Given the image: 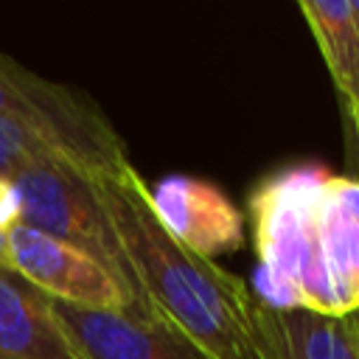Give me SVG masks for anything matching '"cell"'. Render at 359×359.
<instances>
[{"mask_svg":"<svg viewBox=\"0 0 359 359\" xmlns=\"http://www.w3.org/2000/svg\"><path fill=\"white\" fill-rule=\"evenodd\" d=\"M261 297L320 314L359 309V177L289 165L250 194Z\"/></svg>","mask_w":359,"mask_h":359,"instance_id":"obj_1","label":"cell"},{"mask_svg":"<svg viewBox=\"0 0 359 359\" xmlns=\"http://www.w3.org/2000/svg\"><path fill=\"white\" fill-rule=\"evenodd\" d=\"M90 177L151 309L213 359H266L258 294L238 275L191 252L168 233L154 210L151 188L132 160L90 171Z\"/></svg>","mask_w":359,"mask_h":359,"instance_id":"obj_2","label":"cell"},{"mask_svg":"<svg viewBox=\"0 0 359 359\" xmlns=\"http://www.w3.org/2000/svg\"><path fill=\"white\" fill-rule=\"evenodd\" d=\"M20 194V224L36 227L95 258L129 294L135 314L154 317L135 266L107 213L87 168L73 163H39L11 177Z\"/></svg>","mask_w":359,"mask_h":359,"instance_id":"obj_3","label":"cell"},{"mask_svg":"<svg viewBox=\"0 0 359 359\" xmlns=\"http://www.w3.org/2000/svg\"><path fill=\"white\" fill-rule=\"evenodd\" d=\"M0 112L56 132L90 171L126 160V149L104 112L81 93L36 76L0 53Z\"/></svg>","mask_w":359,"mask_h":359,"instance_id":"obj_4","label":"cell"},{"mask_svg":"<svg viewBox=\"0 0 359 359\" xmlns=\"http://www.w3.org/2000/svg\"><path fill=\"white\" fill-rule=\"evenodd\" d=\"M6 266L50 300L95 311H135L123 286L95 258L36 227L14 224L8 230Z\"/></svg>","mask_w":359,"mask_h":359,"instance_id":"obj_5","label":"cell"},{"mask_svg":"<svg viewBox=\"0 0 359 359\" xmlns=\"http://www.w3.org/2000/svg\"><path fill=\"white\" fill-rule=\"evenodd\" d=\"M50 306L79 359H213L163 314L95 311L62 300Z\"/></svg>","mask_w":359,"mask_h":359,"instance_id":"obj_6","label":"cell"},{"mask_svg":"<svg viewBox=\"0 0 359 359\" xmlns=\"http://www.w3.org/2000/svg\"><path fill=\"white\" fill-rule=\"evenodd\" d=\"M151 202L168 233L208 261L236 252L244 244L241 210L208 180L171 174L151 188Z\"/></svg>","mask_w":359,"mask_h":359,"instance_id":"obj_7","label":"cell"},{"mask_svg":"<svg viewBox=\"0 0 359 359\" xmlns=\"http://www.w3.org/2000/svg\"><path fill=\"white\" fill-rule=\"evenodd\" d=\"M0 359H79L50 297L0 264Z\"/></svg>","mask_w":359,"mask_h":359,"instance_id":"obj_8","label":"cell"},{"mask_svg":"<svg viewBox=\"0 0 359 359\" xmlns=\"http://www.w3.org/2000/svg\"><path fill=\"white\" fill-rule=\"evenodd\" d=\"M258 325L266 359H359V337L348 314L272 306L258 294Z\"/></svg>","mask_w":359,"mask_h":359,"instance_id":"obj_9","label":"cell"},{"mask_svg":"<svg viewBox=\"0 0 359 359\" xmlns=\"http://www.w3.org/2000/svg\"><path fill=\"white\" fill-rule=\"evenodd\" d=\"M297 8L334 81L345 129L351 132V149L359 154V28L351 0H303Z\"/></svg>","mask_w":359,"mask_h":359,"instance_id":"obj_10","label":"cell"},{"mask_svg":"<svg viewBox=\"0 0 359 359\" xmlns=\"http://www.w3.org/2000/svg\"><path fill=\"white\" fill-rule=\"evenodd\" d=\"M59 160L87 168L81 157L56 132L25 118H17L11 112H0V177H14L31 165Z\"/></svg>","mask_w":359,"mask_h":359,"instance_id":"obj_11","label":"cell"},{"mask_svg":"<svg viewBox=\"0 0 359 359\" xmlns=\"http://www.w3.org/2000/svg\"><path fill=\"white\" fill-rule=\"evenodd\" d=\"M0 264L6 266V233H0Z\"/></svg>","mask_w":359,"mask_h":359,"instance_id":"obj_12","label":"cell"},{"mask_svg":"<svg viewBox=\"0 0 359 359\" xmlns=\"http://www.w3.org/2000/svg\"><path fill=\"white\" fill-rule=\"evenodd\" d=\"M348 317H351V323H353V328H356V337H359V309H353Z\"/></svg>","mask_w":359,"mask_h":359,"instance_id":"obj_13","label":"cell"},{"mask_svg":"<svg viewBox=\"0 0 359 359\" xmlns=\"http://www.w3.org/2000/svg\"><path fill=\"white\" fill-rule=\"evenodd\" d=\"M351 11H353V20H356V28H359V0H351Z\"/></svg>","mask_w":359,"mask_h":359,"instance_id":"obj_14","label":"cell"}]
</instances>
